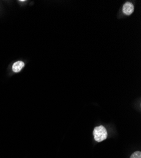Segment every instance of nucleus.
<instances>
[{
    "label": "nucleus",
    "instance_id": "f03ea898",
    "mask_svg": "<svg viewBox=\"0 0 141 158\" xmlns=\"http://www.w3.org/2000/svg\"><path fill=\"white\" fill-rule=\"evenodd\" d=\"M134 5L130 2H126L123 6V12L126 15H131L134 12Z\"/></svg>",
    "mask_w": 141,
    "mask_h": 158
},
{
    "label": "nucleus",
    "instance_id": "f257e3e1",
    "mask_svg": "<svg viewBox=\"0 0 141 158\" xmlns=\"http://www.w3.org/2000/svg\"><path fill=\"white\" fill-rule=\"evenodd\" d=\"M93 135L96 141L100 142L107 139L108 133L106 128L103 126H99L94 128L93 131Z\"/></svg>",
    "mask_w": 141,
    "mask_h": 158
},
{
    "label": "nucleus",
    "instance_id": "7ed1b4c3",
    "mask_svg": "<svg viewBox=\"0 0 141 158\" xmlns=\"http://www.w3.org/2000/svg\"><path fill=\"white\" fill-rule=\"evenodd\" d=\"M25 63L23 61H18L14 63L12 66V70L15 73H19L24 67Z\"/></svg>",
    "mask_w": 141,
    "mask_h": 158
},
{
    "label": "nucleus",
    "instance_id": "20e7f679",
    "mask_svg": "<svg viewBox=\"0 0 141 158\" xmlns=\"http://www.w3.org/2000/svg\"><path fill=\"white\" fill-rule=\"evenodd\" d=\"M131 158H141V152L140 151H136L134 152L131 155Z\"/></svg>",
    "mask_w": 141,
    "mask_h": 158
}]
</instances>
